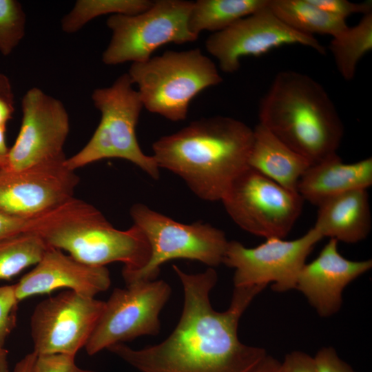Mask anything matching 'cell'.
<instances>
[{
  "instance_id": "37",
  "label": "cell",
  "mask_w": 372,
  "mask_h": 372,
  "mask_svg": "<svg viewBox=\"0 0 372 372\" xmlns=\"http://www.w3.org/2000/svg\"><path fill=\"white\" fill-rule=\"evenodd\" d=\"M6 126L0 125V157L6 158L9 149L6 143Z\"/></svg>"
},
{
  "instance_id": "1",
  "label": "cell",
  "mask_w": 372,
  "mask_h": 372,
  "mask_svg": "<svg viewBox=\"0 0 372 372\" xmlns=\"http://www.w3.org/2000/svg\"><path fill=\"white\" fill-rule=\"evenodd\" d=\"M184 293L183 311L171 334L161 342L141 349L123 343L107 349L140 372H251L266 351L240 342V319L266 287H234L227 310L217 311L209 294L218 280L213 267L188 273L172 266Z\"/></svg>"
},
{
  "instance_id": "18",
  "label": "cell",
  "mask_w": 372,
  "mask_h": 372,
  "mask_svg": "<svg viewBox=\"0 0 372 372\" xmlns=\"http://www.w3.org/2000/svg\"><path fill=\"white\" fill-rule=\"evenodd\" d=\"M372 185V158L346 163L335 153L311 165L300 178L297 192L304 200L318 206L327 199Z\"/></svg>"
},
{
  "instance_id": "17",
  "label": "cell",
  "mask_w": 372,
  "mask_h": 372,
  "mask_svg": "<svg viewBox=\"0 0 372 372\" xmlns=\"http://www.w3.org/2000/svg\"><path fill=\"white\" fill-rule=\"evenodd\" d=\"M105 267L82 263L61 250L48 247L34 269L14 284L19 302L28 297L67 288L85 296L94 298L110 286Z\"/></svg>"
},
{
  "instance_id": "14",
  "label": "cell",
  "mask_w": 372,
  "mask_h": 372,
  "mask_svg": "<svg viewBox=\"0 0 372 372\" xmlns=\"http://www.w3.org/2000/svg\"><path fill=\"white\" fill-rule=\"evenodd\" d=\"M293 44L311 48L321 54L326 53L316 37L288 26L273 12L268 3L225 30L211 34L205 41V48L217 59L220 70L234 73L239 70L242 57L260 56L272 49Z\"/></svg>"
},
{
  "instance_id": "10",
  "label": "cell",
  "mask_w": 372,
  "mask_h": 372,
  "mask_svg": "<svg viewBox=\"0 0 372 372\" xmlns=\"http://www.w3.org/2000/svg\"><path fill=\"white\" fill-rule=\"evenodd\" d=\"M172 293L163 280L136 282L116 288L107 301L85 349L88 355L143 335H157L159 315Z\"/></svg>"
},
{
  "instance_id": "9",
  "label": "cell",
  "mask_w": 372,
  "mask_h": 372,
  "mask_svg": "<svg viewBox=\"0 0 372 372\" xmlns=\"http://www.w3.org/2000/svg\"><path fill=\"white\" fill-rule=\"evenodd\" d=\"M234 222L266 239H284L301 214L304 200L249 167L232 181L220 200Z\"/></svg>"
},
{
  "instance_id": "6",
  "label": "cell",
  "mask_w": 372,
  "mask_h": 372,
  "mask_svg": "<svg viewBox=\"0 0 372 372\" xmlns=\"http://www.w3.org/2000/svg\"><path fill=\"white\" fill-rule=\"evenodd\" d=\"M127 73L119 76L109 87L95 89L92 100L100 112L98 127L87 143L67 158L73 171L105 158L127 160L157 180L160 168L153 156L145 154L138 143L136 129L143 105Z\"/></svg>"
},
{
  "instance_id": "38",
  "label": "cell",
  "mask_w": 372,
  "mask_h": 372,
  "mask_svg": "<svg viewBox=\"0 0 372 372\" xmlns=\"http://www.w3.org/2000/svg\"><path fill=\"white\" fill-rule=\"evenodd\" d=\"M8 355V351L0 346V372H9Z\"/></svg>"
},
{
  "instance_id": "24",
  "label": "cell",
  "mask_w": 372,
  "mask_h": 372,
  "mask_svg": "<svg viewBox=\"0 0 372 372\" xmlns=\"http://www.w3.org/2000/svg\"><path fill=\"white\" fill-rule=\"evenodd\" d=\"M151 0H78L61 19L63 32L73 34L89 21L106 14L135 15L149 9Z\"/></svg>"
},
{
  "instance_id": "8",
  "label": "cell",
  "mask_w": 372,
  "mask_h": 372,
  "mask_svg": "<svg viewBox=\"0 0 372 372\" xmlns=\"http://www.w3.org/2000/svg\"><path fill=\"white\" fill-rule=\"evenodd\" d=\"M193 1L156 0L147 10L135 15H110L106 24L112 32L102 54L108 65L143 62L162 45L194 42L198 37L188 26Z\"/></svg>"
},
{
  "instance_id": "31",
  "label": "cell",
  "mask_w": 372,
  "mask_h": 372,
  "mask_svg": "<svg viewBox=\"0 0 372 372\" xmlns=\"http://www.w3.org/2000/svg\"><path fill=\"white\" fill-rule=\"evenodd\" d=\"M279 372H317L313 357L302 351L286 355L280 364Z\"/></svg>"
},
{
  "instance_id": "27",
  "label": "cell",
  "mask_w": 372,
  "mask_h": 372,
  "mask_svg": "<svg viewBox=\"0 0 372 372\" xmlns=\"http://www.w3.org/2000/svg\"><path fill=\"white\" fill-rule=\"evenodd\" d=\"M19 302L14 285L0 286V346L16 326Z\"/></svg>"
},
{
  "instance_id": "26",
  "label": "cell",
  "mask_w": 372,
  "mask_h": 372,
  "mask_svg": "<svg viewBox=\"0 0 372 372\" xmlns=\"http://www.w3.org/2000/svg\"><path fill=\"white\" fill-rule=\"evenodd\" d=\"M25 14L19 2L0 0V52L9 55L25 35Z\"/></svg>"
},
{
  "instance_id": "19",
  "label": "cell",
  "mask_w": 372,
  "mask_h": 372,
  "mask_svg": "<svg viewBox=\"0 0 372 372\" xmlns=\"http://www.w3.org/2000/svg\"><path fill=\"white\" fill-rule=\"evenodd\" d=\"M318 207L313 228L322 238L356 243L369 236L371 214L367 189H355L336 195Z\"/></svg>"
},
{
  "instance_id": "15",
  "label": "cell",
  "mask_w": 372,
  "mask_h": 372,
  "mask_svg": "<svg viewBox=\"0 0 372 372\" xmlns=\"http://www.w3.org/2000/svg\"><path fill=\"white\" fill-rule=\"evenodd\" d=\"M66 159L18 172L0 169V211L32 218L73 198L79 178L67 167Z\"/></svg>"
},
{
  "instance_id": "23",
  "label": "cell",
  "mask_w": 372,
  "mask_h": 372,
  "mask_svg": "<svg viewBox=\"0 0 372 372\" xmlns=\"http://www.w3.org/2000/svg\"><path fill=\"white\" fill-rule=\"evenodd\" d=\"M329 49L342 77L353 80L358 63L372 50V12L364 14L355 25L348 26L332 37Z\"/></svg>"
},
{
  "instance_id": "36",
  "label": "cell",
  "mask_w": 372,
  "mask_h": 372,
  "mask_svg": "<svg viewBox=\"0 0 372 372\" xmlns=\"http://www.w3.org/2000/svg\"><path fill=\"white\" fill-rule=\"evenodd\" d=\"M0 95L14 97L10 80L3 74H0Z\"/></svg>"
},
{
  "instance_id": "13",
  "label": "cell",
  "mask_w": 372,
  "mask_h": 372,
  "mask_svg": "<svg viewBox=\"0 0 372 372\" xmlns=\"http://www.w3.org/2000/svg\"><path fill=\"white\" fill-rule=\"evenodd\" d=\"M21 107V127L2 169L18 172L66 158L63 147L70 132V119L63 103L32 87L23 96Z\"/></svg>"
},
{
  "instance_id": "25",
  "label": "cell",
  "mask_w": 372,
  "mask_h": 372,
  "mask_svg": "<svg viewBox=\"0 0 372 372\" xmlns=\"http://www.w3.org/2000/svg\"><path fill=\"white\" fill-rule=\"evenodd\" d=\"M48 245L37 235L24 232L0 240V280H8L37 265Z\"/></svg>"
},
{
  "instance_id": "21",
  "label": "cell",
  "mask_w": 372,
  "mask_h": 372,
  "mask_svg": "<svg viewBox=\"0 0 372 372\" xmlns=\"http://www.w3.org/2000/svg\"><path fill=\"white\" fill-rule=\"evenodd\" d=\"M269 0H198L192 2L189 14L190 31L198 37L203 31L212 33L228 28L241 18L267 6Z\"/></svg>"
},
{
  "instance_id": "30",
  "label": "cell",
  "mask_w": 372,
  "mask_h": 372,
  "mask_svg": "<svg viewBox=\"0 0 372 372\" xmlns=\"http://www.w3.org/2000/svg\"><path fill=\"white\" fill-rule=\"evenodd\" d=\"M313 359L317 372H355L331 347L321 348Z\"/></svg>"
},
{
  "instance_id": "11",
  "label": "cell",
  "mask_w": 372,
  "mask_h": 372,
  "mask_svg": "<svg viewBox=\"0 0 372 372\" xmlns=\"http://www.w3.org/2000/svg\"><path fill=\"white\" fill-rule=\"evenodd\" d=\"M323 238L313 227L291 240L270 238L248 248L238 241H229L223 263L235 269L234 287L272 283L276 292L295 289L298 276L307 256Z\"/></svg>"
},
{
  "instance_id": "28",
  "label": "cell",
  "mask_w": 372,
  "mask_h": 372,
  "mask_svg": "<svg viewBox=\"0 0 372 372\" xmlns=\"http://www.w3.org/2000/svg\"><path fill=\"white\" fill-rule=\"evenodd\" d=\"M32 372H96L77 366L75 356L66 354H45L37 357Z\"/></svg>"
},
{
  "instance_id": "20",
  "label": "cell",
  "mask_w": 372,
  "mask_h": 372,
  "mask_svg": "<svg viewBox=\"0 0 372 372\" xmlns=\"http://www.w3.org/2000/svg\"><path fill=\"white\" fill-rule=\"evenodd\" d=\"M253 131L248 166L283 187L298 192V182L312 163L260 123Z\"/></svg>"
},
{
  "instance_id": "35",
  "label": "cell",
  "mask_w": 372,
  "mask_h": 372,
  "mask_svg": "<svg viewBox=\"0 0 372 372\" xmlns=\"http://www.w3.org/2000/svg\"><path fill=\"white\" fill-rule=\"evenodd\" d=\"M37 357L34 351L27 354L16 364L13 372H32Z\"/></svg>"
},
{
  "instance_id": "16",
  "label": "cell",
  "mask_w": 372,
  "mask_h": 372,
  "mask_svg": "<svg viewBox=\"0 0 372 372\" xmlns=\"http://www.w3.org/2000/svg\"><path fill=\"white\" fill-rule=\"evenodd\" d=\"M338 244L330 238L317 258L302 267L295 287L323 318L338 313L344 288L372 267L371 259L354 261L343 257Z\"/></svg>"
},
{
  "instance_id": "12",
  "label": "cell",
  "mask_w": 372,
  "mask_h": 372,
  "mask_svg": "<svg viewBox=\"0 0 372 372\" xmlns=\"http://www.w3.org/2000/svg\"><path fill=\"white\" fill-rule=\"evenodd\" d=\"M104 306V301L71 290L42 300L30 317L33 351L75 356L86 345Z\"/></svg>"
},
{
  "instance_id": "4",
  "label": "cell",
  "mask_w": 372,
  "mask_h": 372,
  "mask_svg": "<svg viewBox=\"0 0 372 372\" xmlns=\"http://www.w3.org/2000/svg\"><path fill=\"white\" fill-rule=\"evenodd\" d=\"M26 232L92 267L121 262L122 271H135L143 267L151 255L149 244L138 227L116 229L96 207L74 197L30 218Z\"/></svg>"
},
{
  "instance_id": "34",
  "label": "cell",
  "mask_w": 372,
  "mask_h": 372,
  "mask_svg": "<svg viewBox=\"0 0 372 372\" xmlns=\"http://www.w3.org/2000/svg\"><path fill=\"white\" fill-rule=\"evenodd\" d=\"M280 364L278 360L267 355L251 372H279Z\"/></svg>"
},
{
  "instance_id": "33",
  "label": "cell",
  "mask_w": 372,
  "mask_h": 372,
  "mask_svg": "<svg viewBox=\"0 0 372 372\" xmlns=\"http://www.w3.org/2000/svg\"><path fill=\"white\" fill-rule=\"evenodd\" d=\"M14 97L0 95V125L6 126L14 111Z\"/></svg>"
},
{
  "instance_id": "22",
  "label": "cell",
  "mask_w": 372,
  "mask_h": 372,
  "mask_svg": "<svg viewBox=\"0 0 372 372\" xmlns=\"http://www.w3.org/2000/svg\"><path fill=\"white\" fill-rule=\"evenodd\" d=\"M269 7L288 26L307 35L333 37L348 27L346 20L321 10L310 0H269Z\"/></svg>"
},
{
  "instance_id": "5",
  "label": "cell",
  "mask_w": 372,
  "mask_h": 372,
  "mask_svg": "<svg viewBox=\"0 0 372 372\" xmlns=\"http://www.w3.org/2000/svg\"><path fill=\"white\" fill-rule=\"evenodd\" d=\"M127 74L138 87L143 107L172 121H184L192 100L223 79L216 64L199 48L167 50L132 63Z\"/></svg>"
},
{
  "instance_id": "2",
  "label": "cell",
  "mask_w": 372,
  "mask_h": 372,
  "mask_svg": "<svg viewBox=\"0 0 372 372\" xmlns=\"http://www.w3.org/2000/svg\"><path fill=\"white\" fill-rule=\"evenodd\" d=\"M254 131L240 120L214 116L191 122L152 145L159 168L180 177L198 198L220 200L248 167Z\"/></svg>"
},
{
  "instance_id": "3",
  "label": "cell",
  "mask_w": 372,
  "mask_h": 372,
  "mask_svg": "<svg viewBox=\"0 0 372 372\" xmlns=\"http://www.w3.org/2000/svg\"><path fill=\"white\" fill-rule=\"evenodd\" d=\"M258 118L312 164L337 153L344 136L342 119L324 87L295 70L275 76L260 101Z\"/></svg>"
},
{
  "instance_id": "29",
  "label": "cell",
  "mask_w": 372,
  "mask_h": 372,
  "mask_svg": "<svg viewBox=\"0 0 372 372\" xmlns=\"http://www.w3.org/2000/svg\"><path fill=\"white\" fill-rule=\"evenodd\" d=\"M321 10L338 18L346 20L349 16L372 12L371 1L354 3L347 0H310Z\"/></svg>"
},
{
  "instance_id": "32",
  "label": "cell",
  "mask_w": 372,
  "mask_h": 372,
  "mask_svg": "<svg viewBox=\"0 0 372 372\" xmlns=\"http://www.w3.org/2000/svg\"><path fill=\"white\" fill-rule=\"evenodd\" d=\"M29 220L0 211V240L26 232Z\"/></svg>"
},
{
  "instance_id": "7",
  "label": "cell",
  "mask_w": 372,
  "mask_h": 372,
  "mask_svg": "<svg viewBox=\"0 0 372 372\" xmlns=\"http://www.w3.org/2000/svg\"><path fill=\"white\" fill-rule=\"evenodd\" d=\"M130 215L145 234L151 255L143 267L122 271L126 285L156 280L161 266L174 259L198 260L209 267L223 263L229 241L221 229L201 222L178 223L141 203L131 207Z\"/></svg>"
},
{
  "instance_id": "39",
  "label": "cell",
  "mask_w": 372,
  "mask_h": 372,
  "mask_svg": "<svg viewBox=\"0 0 372 372\" xmlns=\"http://www.w3.org/2000/svg\"><path fill=\"white\" fill-rule=\"evenodd\" d=\"M6 164V158L0 157V169L3 168Z\"/></svg>"
}]
</instances>
